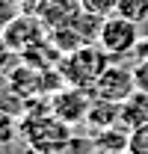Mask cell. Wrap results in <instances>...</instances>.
Masks as SVG:
<instances>
[{
    "label": "cell",
    "instance_id": "9a60e30c",
    "mask_svg": "<svg viewBox=\"0 0 148 154\" xmlns=\"http://www.w3.org/2000/svg\"><path fill=\"white\" fill-rule=\"evenodd\" d=\"M128 154H148V125L136 128V131H130Z\"/></svg>",
    "mask_w": 148,
    "mask_h": 154
},
{
    "label": "cell",
    "instance_id": "d6986e66",
    "mask_svg": "<svg viewBox=\"0 0 148 154\" xmlns=\"http://www.w3.org/2000/svg\"><path fill=\"white\" fill-rule=\"evenodd\" d=\"M39 3H42V0H15V6H18L21 12H36Z\"/></svg>",
    "mask_w": 148,
    "mask_h": 154
},
{
    "label": "cell",
    "instance_id": "277c9868",
    "mask_svg": "<svg viewBox=\"0 0 148 154\" xmlns=\"http://www.w3.org/2000/svg\"><path fill=\"white\" fill-rule=\"evenodd\" d=\"M98 45L110 54V59L130 57L136 51V45H139V24L122 18V15H110V18H104Z\"/></svg>",
    "mask_w": 148,
    "mask_h": 154
},
{
    "label": "cell",
    "instance_id": "5bb4252c",
    "mask_svg": "<svg viewBox=\"0 0 148 154\" xmlns=\"http://www.w3.org/2000/svg\"><path fill=\"white\" fill-rule=\"evenodd\" d=\"M95 151V142L92 136H71L62 148H56L54 154H92Z\"/></svg>",
    "mask_w": 148,
    "mask_h": 154
},
{
    "label": "cell",
    "instance_id": "52a82bcc",
    "mask_svg": "<svg viewBox=\"0 0 148 154\" xmlns=\"http://www.w3.org/2000/svg\"><path fill=\"white\" fill-rule=\"evenodd\" d=\"M80 12V0H42L36 9V15L45 21L48 30H56L62 24H68Z\"/></svg>",
    "mask_w": 148,
    "mask_h": 154
},
{
    "label": "cell",
    "instance_id": "8fae6325",
    "mask_svg": "<svg viewBox=\"0 0 148 154\" xmlns=\"http://www.w3.org/2000/svg\"><path fill=\"white\" fill-rule=\"evenodd\" d=\"M116 15L133 21V24H145L148 21V0H119Z\"/></svg>",
    "mask_w": 148,
    "mask_h": 154
},
{
    "label": "cell",
    "instance_id": "4fadbf2b",
    "mask_svg": "<svg viewBox=\"0 0 148 154\" xmlns=\"http://www.w3.org/2000/svg\"><path fill=\"white\" fill-rule=\"evenodd\" d=\"M116 6H119V0H80V9H83V12H92L98 18L116 15Z\"/></svg>",
    "mask_w": 148,
    "mask_h": 154
},
{
    "label": "cell",
    "instance_id": "7a4b0ae2",
    "mask_svg": "<svg viewBox=\"0 0 148 154\" xmlns=\"http://www.w3.org/2000/svg\"><path fill=\"white\" fill-rule=\"evenodd\" d=\"M113 59L101 45H83L71 54H62L56 71L62 74L65 86H77V89H89L98 83V77L104 74V68L110 65Z\"/></svg>",
    "mask_w": 148,
    "mask_h": 154
},
{
    "label": "cell",
    "instance_id": "ffe728a7",
    "mask_svg": "<svg viewBox=\"0 0 148 154\" xmlns=\"http://www.w3.org/2000/svg\"><path fill=\"white\" fill-rule=\"evenodd\" d=\"M133 57H136V59H148V36H145V38H139V45H136Z\"/></svg>",
    "mask_w": 148,
    "mask_h": 154
},
{
    "label": "cell",
    "instance_id": "8992f818",
    "mask_svg": "<svg viewBox=\"0 0 148 154\" xmlns=\"http://www.w3.org/2000/svg\"><path fill=\"white\" fill-rule=\"evenodd\" d=\"M136 92V80H133V68L128 65H119V62H110L104 68V74L98 77V83L92 86L95 98H104V101H128L130 95Z\"/></svg>",
    "mask_w": 148,
    "mask_h": 154
},
{
    "label": "cell",
    "instance_id": "ac0fdd59",
    "mask_svg": "<svg viewBox=\"0 0 148 154\" xmlns=\"http://www.w3.org/2000/svg\"><path fill=\"white\" fill-rule=\"evenodd\" d=\"M15 15H21V9L15 6V0H0V33L6 30V24H12Z\"/></svg>",
    "mask_w": 148,
    "mask_h": 154
},
{
    "label": "cell",
    "instance_id": "3957f363",
    "mask_svg": "<svg viewBox=\"0 0 148 154\" xmlns=\"http://www.w3.org/2000/svg\"><path fill=\"white\" fill-rule=\"evenodd\" d=\"M0 36L6 38V45H9L18 57H24V54L33 51L36 45L48 42L51 30L45 27V21L39 18L36 12H21V15L12 18V24H6V30H3Z\"/></svg>",
    "mask_w": 148,
    "mask_h": 154
},
{
    "label": "cell",
    "instance_id": "ba28073f",
    "mask_svg": "<svg viewBox=\"0 0 148 154\" xmlns=\"http://www.w3.org/2000/svg\"><path fill=\"white\" fill-rule=\"evenodd\" d=\"M92 142H95V151H101V154H128L130 128L113 125V128H104V131H92Z\"/></svg>",
    "mask_w": 148,
    "mask_h": 154
},
{
    "label": "cell",
    "instance_id": "5b68a950",
    "mask_svg": "<svg viewBox=\"0 0 148 154\" xmlns=\"http://www.w3.org/2000/svg\"><path fill=\"white\" fill-rule=\"evenodd\" d=\"M48 107L51 113L65 122V125H86V113L92 107V92L89 89H77V86H62L56 89L54 95L48 98Z\"/></svg>",
    "mask_w": 148,
    "mask_h": 154
},
{
    "label": "cell",
    "instance_id": "e0dca14e",
    "mask_svg": "<svg viewBox=\"0 0 148 154\" xmlns=\"http://www.w3.org/2000/svg\"><path fill=\"white\" fill-rule=\"evenodd\" d=\"M133 80H136V89L139 92H148V59H136L133 65Z\"/></svg>",
    "mask_w": 148,
    "mask_h": 154
},
{
    "label": "cell",
    "instance_id": "30bf717a",
    "mask_svg": "<svg viewBox=\"0 0 148 154\" xmlns=\"http://www.w3.org/2000/svg\"><path fill=\"white\" fill-rule=\"evenodd\" d=\"M122 125L130 128V131L148 125V92L136 89L128 101H122Z\"/></svg>",
    "mask_w": 148,
    "mask_h": 154
},
{
    "label": "cell",
    "instance_id": "6da1fadb",
    "mask_svg": "<svg viewBox=\"0 0 148 154\" xmlns=\"http://www.w3.org/2000/svg\"><path fill=\"white\" fill-rule=\"evenodd\" d=\"M71 125L59 122L48 101L39 98L27 104V113L21 116V139L30 148V154H54L56 148H62L71 139Z\"/></svg>",
    "mask_w": 148,
    "mask_h": 154
},
{
    "label": "cell",
    "instance_id": "2e32d148",
    "mask_svg": "<svg viewBox=\"0 0 148 154\" xmlns=\"http://www.w3.org/2000/svg\"><path fill=\"white\" fill-rule=\"evenodd\" d=\"M18 62V54L6 45V38L0 36V74H9V68Z\"/></svg>",
    "mask_w": 148,
    "mask_h": 154
},
{
    "label": "cell",
    "instance_id": "9c48e42d",
    "mask_svg": "<svg viewBox=\"0 0 148 154\" xmlns=\"http://www.w3.org/2000/svg\"><path fill=\"white\" fill-rule=\"evenodd\" d=\"M86 125H89V131H104V128H113V125H122V104L92 95V107L86 113Z\"/></svg>",
    "mask_w": 148,
    "mask_h": 154
},
{
    "label": "cell",
    "instance_id": "7c38bea8",
    "mask_svg": "<svg viewBox=\"0 0 148 154\" xmlns=\"http://www.w3.org/2000/svg\"><path fill=\"white\" fill-rule=\"evenodd\" d=\"M21 136V116L0 110V145H12Z\"/></svg>",
    "mask_w": 148,
    "mask_h": 154
}]
</instances>
